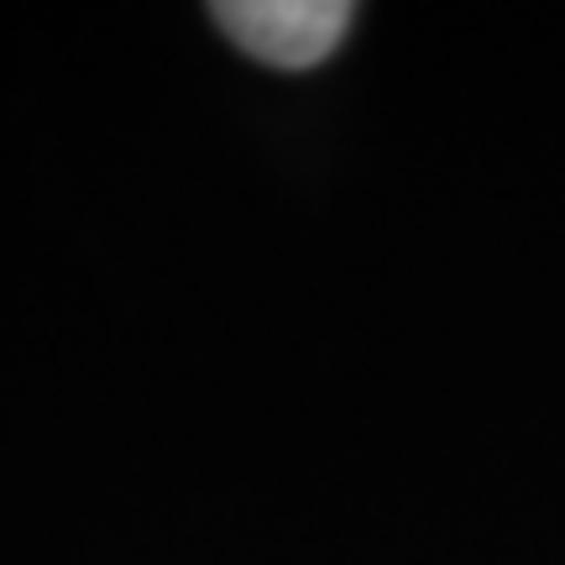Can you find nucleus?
I'll return each mask as SVG.
<instances>
[{"instance_id":"f257e3e1","label":"nucleus","mask_w":565,"mask_h":565,"mask_svg":"<svg viewBox=\"0 0 565 565\" xmlns=\"http://www.w3.org/2000/svg\"><path fill=\"white\" fill-rule=\"evenodd\" d=\"M221 32L252 58L273 68H315L324 63L356 21V6L345 0H225L210 6Z\"/></svg>"}]
</instances>
